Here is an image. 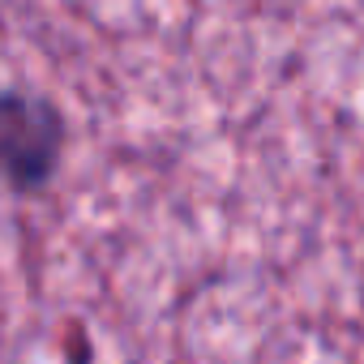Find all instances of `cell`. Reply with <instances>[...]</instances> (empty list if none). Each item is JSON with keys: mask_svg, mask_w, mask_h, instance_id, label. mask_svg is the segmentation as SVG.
I'll use <instances>...</instances> for the list:
<instances>
[{"mask_svg": "<svg viewBox=\"0 0 364 364\" xmlns=\"http://www.w3.org/2000/svg\"><path fill=\"white\" fill-rule=\"evenodd\" d=\"M0 146H5L9 189L14 193H35L60 167L65 120L48 99L26 95V90H9L5 95V116H0Z\"/></svg>", "mask_w": 364, "mask_h": 364, "instance_id": "cell-1", "label": "cell"}]
</instances>
